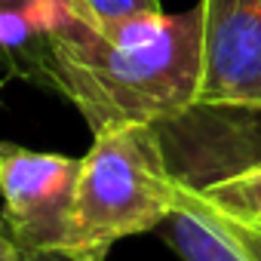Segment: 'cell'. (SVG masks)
<instances>
[{"instance_id":"3","label":"cell","mask_w":261,"mask_h":261,"mask_svg":"<svg viewBox=\"0 0 261 261\" xmlns=\"http://www.w3.org/2000/svg\"><path fill=\"white\" fill-rule=\"evenodd\" d=\"M80 166L83 157L0 145L4 227L19 252L74 249Z\"/></svg>"},{"instance_id":"4","label":"cell","mask_w":261,"mask_h":261,"mask_svg":"<svg viewBox=\"0 0 261 261\" xmlns=\"http://www.w3.org/2000/svg\"><path fill=\"white\" fill-rule=\"evenodd\" d=\"M203 74L209 108L261 111V0H200Z\"/></svg>"},{"instance_id":"6","label":"cell","mask_w":261,"mask_h":261,"mask_svg":"<svg viewBox=\"0 0 261 261\" xmlns=\"http://www.w3.org/2000/svg\"><path fill=\"white\" fill-rule=\"evenodd\" d=\"M185 191L191 200H197V203H203L221 215H230L237 221L261 227V160L240 166L221 178H212L200 188L185 185Z\"/></svg>"},{"instance_id":"10","label":"cell","mask_w":261,"mask_h":261,"mask_svg":"<svg viewBox=\"0 0 261 261\" xmlns=\"http://www.w3.org/2000/svg\"><path fill=\"white\" fill-rule=\"evenodd\" d=\"M19 258V246L13 243V237L0 227V261H16Z\"/></svg>"},{"instance_id":"2","label":"cell","mask_w":261,"mask_h":261,"mask_svg":"<svg viewBox=\"0 0 261 261\" xmlns=\"http://www.w3.org/2000/svg\"><path fill=\"white\" fill-rule=\"evenodd\" d=\"M178 206L163 139L151 123L101 129L80 166L74 249L83 258L108 261L114 243L157 230Z\"/></svg>"},{"instance_id":"11","label":"cell","mask_w":261,"mask_h":261,"mask_svg":"<svg viewBox=\"0 0 261 261\" xmlns=\"http://www.w3.org/2000/svg\"><path fill=\"white\" fill-rule=\"evenodd\" d=\"M13 4H25V0H0V7H13Z\"/></svg>"},{"instance_id":"7","label":"cell","mask_w":261,"mask_h":261,"mask_svg":"<svg viewBox=\"0 0 261 261\" xmlns=\"http://www.w3.org/2000/svg\"><path fill=\"white\" fill-rule=\"evenodd\" d=\"M68 4L83 22H89L101 34H111L139 19L163 16L160 0H68Z\"/></svg>"},{"instance_id":"9","label":"cell","mask_w":261,"mask_h":261,"mask_svg":"<svg viewBox=\"0 0 261 261\" xmlns=\"http://www.w3.org/2000/svg\"><path fill=\"white\" fill-rule=\"evenodd\" d=\"M16 261H95V258H83L68 249H53V252H19Z\"/></svg>"},{"instance_id":"8","label":"cell","mask_w":261,"mask_h":261,"mask_svg":"<svg viewBox=\"0 0 261 261\" xmlns=\"http://www.w3.org/2000/svg\"><path fill=\"white\" fill-rule=\"evenodd\" d=\"M178 191H181V197L188 200V203H194L197 209H203L243 252H246V258L249 261H261V227L258 224H246V221H237V218H230V215H221V212H215V209H209V206H203V203H197V200H191L188 197V191H185V185L178 181Z\"/></svg>"},{"instance_id":"1","label":"cell","mask_w":261,"mask_h":261,"mask_svg":"<svg viewBox=\"0 0 261 261\" xmlns=\"http://www.w3.org/2000/svg\"><path fill=\"white\" fill-rule=\"evenodd\" d=\"M203 7L129 22L111 34L83 22L71 4L46 31L40 83L65 95L92 136L101 129L163 126L200 101Z\"/></svg>"},{"instance_id":"5","label":"cell","mask_w":261,"mask_h":261,"mask_svg":"<svg viewBox=\"0 0 261 261\" xmlns=\"http://www.w3.org/2000/svg\"><path fill=\"white\" fill-rule=\"evenodd\" d=\"M181 261H249L246 252L178 191V206L157 227Z\"/></svg>"}]
</instances>
